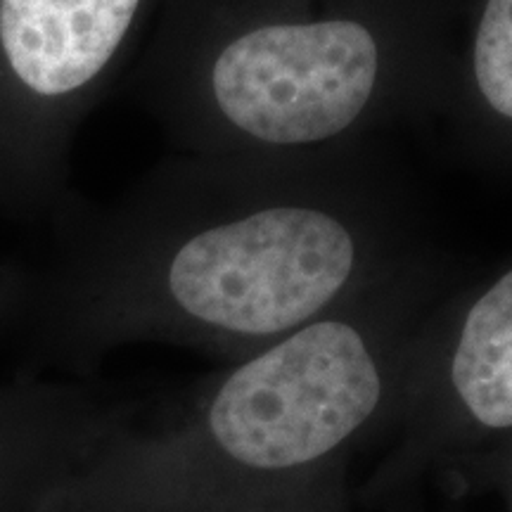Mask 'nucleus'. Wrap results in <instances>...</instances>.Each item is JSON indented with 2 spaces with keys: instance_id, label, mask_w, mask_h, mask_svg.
Segmentation results:
<instances>
[{
  "instance_id": "nucleus-6",
  "label": "nucleus",
  "mask_w": 512,
  "mask_h": 512,
  "mask_svg": "<svg viewBox=\"0 0 512 512\" xmlns=\"http://www.w3.org/2000/svg\"><path fill=\"white\" fill-rule=\"evenodd\" d=\"M347 472L349 465L332 467L323 475L306 479L302 484L287 486V489L275 491V494L261 496L228 512H347Z\"/></svg>"
},
{
  "instance_id": "nucleus-2",
  "label": "nucleus",
  "mask_w": 512,
  "mask_h": 512,
  "mask_svg": "<svg viewBox=\"0 0 512 512\" xmlns=\"http://www.w3.org/2000/svg\"><path fill=\"white\" fill-rule=\"evenodd\" d=\"M453 292L427 245L373 287L138 415L38 512H228L389 437L413 342Z\"/></svg>"
},
{
  "instance_id": "nucleus-4",
  "label": "nucleus",
  "mask_w": 512,
  "mask_h": 512,
  "mask_svg": "<svg viewBox=\"0 0 512 512\" xmlns=\"http://www.w3.org/2000/svg\"><path fill=\"white\" fill-rule=\"evenodd\" d=\"M143 408L79 377L17 370L0 382V512L41 510Z\"/></svg>"
},
{
  "instance_id": "nucleus-3",
  "label": "nucleus",
  "mask_w": 512,
  "mask_h": 512,
  "mask_svg": "<svg viewBox=\"0 0 512 512\" xmlns=\"http://www.w3.org/2000/svg\"><path fill=\"white\" fill-rule=\"evenodd\" d=\"M451 64L411 8L230 3L178 15L121 86L181 155H299L441 119Z\"/></svg>"
},
{
  "instance_id": "nucleus-8",
  "label": "nucleus",
  "mask_w": 512,
  "mask_h": 512,
  "mask_svg": "<svg viewBox=\"0 0 512 512\" xmlns=\"http://www.w3.org/2000/svg\"><path fill=\"white\" fill-rule=\"evenodd\" d=\"M494 484L501 486L510 501L512 512V437L501 441L498 446H491L482 456L470 460L458 477L448 484L446 491H456V496L465 494V491L479 489V486Z\"/></svg>"
},
{
  "instance_id": "nucleus-1",
  "label": "nucleus",
  "mask_w": 512,
  "mask_h": 512,
  "mask_svg": "<svg viewBox=\"0 0 512 512\" xmlns=\"http://www.w3.org/2000/svg\"><path fill=\"white\" fill-rule=\"evenodd\" d=\"M53 226V252L31 268L19 370L79 380L133 344L245 361L432 245L382 140L174 152L105 207L72 200Z\"/></svg>"
},
{
  "instance_id": "nucleus-5",
  "label": "nucleus",
  "mask_w": 512,
  "mask_h": 512,
  "mask_svg": "<svg viewBox=\"0 0 512 512\" xmlns=\"http://www.w3.org/2000/svg\"><path fill=\"white\" fill-rule=\"evenodd\" d=\"M446 114L465 128H512V0H484L470 48L453 60Z\"/></svg>"
},
{
  "instance_id": "nucleus-7",
  "label": "nucleus",
  "mask_w": 512,
  "mask_h": 512,
  "mask_svg": "<svg viewBox=\"0 0 512 512\" xmlns=\"http://www.w3.org/2000/svg\"><path fill=\"white\" fill-rule=\"evenodd\" d=\"M31 268L0 256V342H17L29 316Z\"/></svg>"
}]
</instances>
